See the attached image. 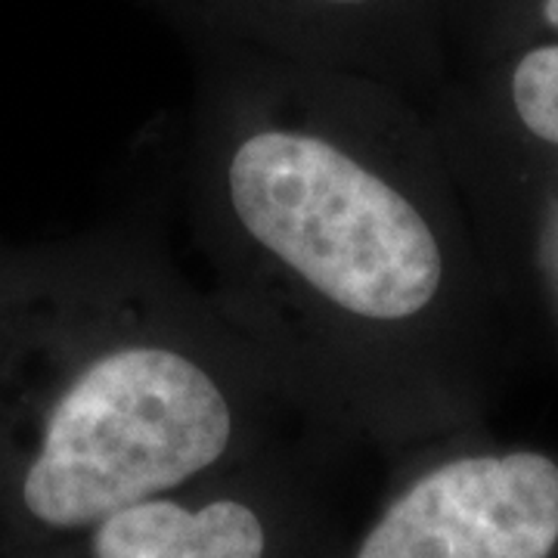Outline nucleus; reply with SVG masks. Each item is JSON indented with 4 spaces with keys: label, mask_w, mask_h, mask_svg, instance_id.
Wrapping results in <instances>:
<instances>
[{
    "label": "nucleus",
    "mask_w": 558,
    "mask_h": 558,
    "mask_svg": "<svg viewBox=\"0 0 558 558\" xmlns=\"http://www.w3.org/2000/svg\"><path fill=\"white\" fill-rule=\"evenodd\" d=\"M323 3H363V0H323Z\"/></svg>",
    "instance_id": "nucleus-7"
},
{
    "label": "nucleus",
    "mask_w": 558,
    "mask_h": 558,
    "mask_svg": "<svg viewBox=\"0 0 558 558\" xmlns=\"http://www.w3.org/2000/svg\"><path fill=\"white\" fill-rule=\"evenodd\" d=\"M97 558H260L258 515L233 499L205 509L178 502H134L106 515L94 537Z\"/></svg>",
    "instance_id": "nucleus-4"
},
{
    "label": "nucleus",
    "mask_w": 558,
    "mask_h": 558,
    "mask_svg": "<svg viewBox=\"0 0 558 558\" xmlns=\"http://www.w3.org/2000/svg\"><path fill=\"white\" fill-rule=\"evenodd\" d=\"M543 20L558 32V0H543Z\"/></svg>",
    "instance_id": "nucleus-6"
},
{
    "label": "nucleus",
    "mask_w": 558,
    "mask_h": 558,
    "mask_svg": "<svg viewBox=\"0 0 558 558\" xmlns=\"http://www.w3.org/2000/svg\"><path fill=\"white\" fill-rule=\"evenodd\" d=\"M242 227L341 311L407 319L435 299L440 248L391 183L311 134L260 131L230 161Z\"/></svg>",
    "instance_id": "nucleus-1"
},
{
    "label": "nucleus",
    "mask_w": 558,
    "mask_h": 558,
    "mask_svg": "<svg viewBox=\"0 0 558 558\" xmlns=\"http://www.w3.org/2000/svg\"><path fill=\"white\" fill-rule=\"evenodd\" d=\"M558 539V465L539 453L469 457L416 481L357 558H546Z\"/></svg>",
    "instance_id": "nucleus-3"
},
{
    "label": "nucleus",
    "mask_w": 558,
    "mask_h": 558,
    "mask_svg": "<svg viewBox=\"0 0 558 558\" xmlns=\"http://www.w3.org/2000/svg\"><path fill=\"white\" fill-rule=\"evenodd\" d=\"M230 432L227 398L199 363L168 348L106 354L57 403L25 506L53 527L100 524L208 469Z\"/></svg>",
    "instance_id": "nucleus-2"
},
{
    "label": "nucleus",
    "mask_w": 558,
    "mask_h": 558,
    "mask_svg": "<svg viewBox=\"0 0 558 558\" xmlns=\"http://www.w3.org/2000/svg\"><path fill=\"white\" fill-rule=\"evenodd\" d=\"M512 100L524 128L558 146V44L521 57L512 75Z\"/></svg>",
    "instance_id": "nucleus-5"
}]
</instances>
